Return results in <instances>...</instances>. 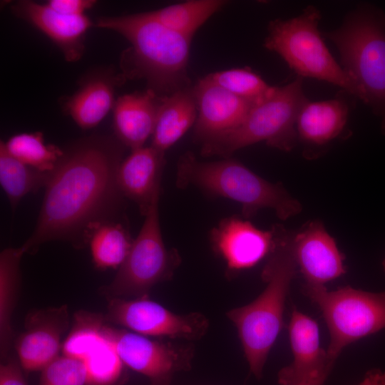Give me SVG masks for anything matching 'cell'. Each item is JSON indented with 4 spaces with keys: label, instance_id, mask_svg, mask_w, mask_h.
<instances>
[{
    "label": "cell",
    "instance_id": "obj_1",
    "mask_svg": "<svg viewBox=\"0 0 385 385\" xmlns=\"http://www.w3.org/2000/svg\"><path fill=\"white\" fill-rule=\"evenodd\" d=\"M125 148L115 135H92L64 151L45 187L35 230L21 246L24 253L51 240L83 247L98 225L115 219L124 197L117 172Z\"/></svg>",
    "mask_w": 385,
    "mask_h": 385
},
{
    "label": "cell",
    "instance_id": "obj_2",
    "mask_svg": "<svg viewBox=\"0 0 385 385\" xmlns=\"http://www.w3.org/2000/svg\"><path fill=\"white\" fill-rule=\"evenodd\" d=\"M94 25L120 34L130 43L120 58L126 79H143L148 88L162 97L191 86V38L166 28L146 12L101 17Z\"/></svg>",
    "mask_w": 385,
    "mask_h": 385
},
{
    "label": "cell",
    "instance_id": "obj_3",
    "mask_svg": "<svg viewBox=\"0 0 385 385\" xmlns=\"http://www.w3.org/2000/svg\"><path fill=\"white\" fill-rule=\"evenodd\" d=\"M273 246L262 272L267 285L250 304L231 309L227 317L237 329L251 372L257 379L283 325L285 299L297 265L293 252L294 232L274 225Z\"/></svg>",
    "mask_w": 385,
    "mask_h": 385
},
{
    "label": "cell",
    "instance_id": "obj_4",
    "mask_svg": "<svg viewBox=\"0 0 385 385\" xmlns=\"http://www.w3.org/2000/svg\"><path fill=\"white\" fill-rule=\"evenodd\" d=\"M325 36L337 46L342 68L358 86L361 101L379 118L385 135V13L374 4H360Z\"/></svg>",
    "mask_w": 385,
    "mask_h": 385
},
{
    "label": "cell",
    "instance_id": "obj_5",
    "mask_svg": "<svg viewBox=\"0 0 385 385\" xmlns=\"http://www.w3.org/2000/svg\"><path fill=\"white\" fill-rule=\"evenodd\" d=\"M179 188L196 186L210 194L240 203L243 216L250 218L259 210L270 208L281 220L299 214L301 203L279 184L260 177L240 162L227 158L213 162L198 160L191 152L182 155L177 167Z\"/></svg>",
    "mask_w": 385,
    "mask_h": 385
},
{
    "label": "cell",
    "instance_id": "obj_6",
    "mask_svg": "<svg viewBox=\"0 0 385 385\" xmlns=\"http://www.w3.org/2000/svg\"><path fill=\"white\" fill-rule=\"evenodd\" d=\"M298 76L254 103L242 122L235 129L202 143L201 154L228 158L235 151L265 141L270 147L290 151L298 138L296 123L308 101Z\"/></svg>",
    "mask_w": 385,
    "mask_h": 385
},
{
    "label": "cell",
    "instance_id": "obj_7",
    "mask_svg": "<svg viewBox=\"0 0 385 385\" xmlns=\"http://www.w3.org/2000/svg\"><path fill=\"white\" fill-rule=\"evenodd\" d=\"M319 10L308 6L299 16L275 19L268 25L264 46L278 53L298 76L324 81L361 100L354 81L327 47L318 29Z\"/></svg>",
    "mask_w": 385,
    "mask_h": 385
},
{
    "label": "cell",
    "instance_id": "obj_8",
    "mask_svg": "<svg viewBox=\"0 0 385 385\" xmlns=\"http://www.w3.org/2000/svg\"><path fill=\"white\" fill-rule=\"evenodd\" d=\"M303 292L321 310L329 329L327 358L335 362L349 344L385 329V291L371 292L350 286L329 291L305 284Z\"/></svg>",
    "mask_w": 385,
    "mask_h": 385
},
{
    "label": "cell",
    "instance_id": "obj_9",
    "mask_svg": "<svg viewBox=\"0 0 385 385\" xmlns=\"http://www.w3.org/2000/svg\"><path fill=\"white\" fill-rule=\"evenodd\" d=\"M160 190L155 195L143 226L112 282L102 287L108 299L147 297L158 283L172 278L180 257L164 244L159 221Z\"/></svg>",
    "mask_w": 385,
    "mask_h": 385
},
{
    "label": "cell",
    "instance_id": "obj_10",
    "mask_svg": "<svg viewBox=\"0 0 385 385\" xmlns=\"http://www.w3.org/2000/svg\"><path fill=\"white\" fill-rule=\"evenodd\" d=\"M101 331L125 366L148 377L151 384L170 385L175 373L191 368L194 349L190 344L150 339L111 327L106 319Z\"/></svg>",
    "mask_w": 385,
    "mask_h": 385
},
{
    "label": "cell",
    "instance_id": "obj_11",
    "mask_svg": "<svg viewBox=\"0 0 385 385\" xmlns=\"http://www.w3.org/2000/svg\"><path fill=\"white\" fill-rule=\"evenodd\" d=\"M104 318L109 324L120 325L145 337L188 341L202 338L209 327L207 319L201 313L178 314L147 297L110 299Z\"/></svg>",
    "mask_w": 385,
    "mask_h": 385
},
{
    "label": "cell",
    "instance_id": "obj_12",
    "mask_svg": "<svg viewBox=\"0 0 385 385\" xmlns=\"http://www.w3.org/2000/svg\"><path fill=\"white\" fill-rule=\"evenodd\" d=\"M70 318L66 304L36 309L25 319L24 331L16 341L21 368L26 371L42 370L59 356L61 337Z\"/></svg>",
    "mask_w": 385,
    "mask_h": 385
},
{
    "label": "cell",
    "instance_id": "obj_13",
    "mask_svg": "<svg viewBox=\"0 0 385 385\" xmlns=\"http://www.w3.org/2000/svg\"><path fill=\"white\" fill-rule=\"evenodd\" d=\"M292 246L305 284L324 285L346 272L344 255L319 220L309 222L294 232Z\"/></svg>",
    "mask_w": 385,
    "mask_h": 385
},
{
    "label": "cell",
    "instance_id": "obj_14",
    "mask_svg": "<svg viewBox=\"0 0 385 385\" xmlns=\"http://www.w3.org/2000/svg\"><path fill=\"white\" fill-rule=\"evenodd\" d=\"M210 237L213 250L231 272L254 267L270 255L273 246L272 230H260L249 221L234 217L220 221Z\"/></svg>",
    "mask_w": 385,
    "mask_h": 385
},
{
    "label": "cell",
    "instance_id": "obj_15",
    "mask_svg": "<svg viewBox=\"0 0 385 385\" xmlns=\"http://www.w3.org/2000/svg\"><path fill=\"white\" fill-rule=\"evenodd\" d=\"M193 89L197 108L194 138L202 143L237 128L254 104L205 77Z\"/></svg>",
    "mask_w": 385,
    "mask_h": 385
},
{
    "label": "cell",
    "instance_id": "obj_16",
    "mask_svg": "<svg viewBox=\"0 0 385 385\" xmlns=\"http://www.w3.org/2000/svg\"><path fill=\"white\" fill-rule=\"evenodd\" d=\"M16 16L25 20L47 36L61 51L66 61L74 62L83 56L84 38L93 26L86 16H67L51 9L46 3L19 1L11 6Z\"/></svg>",
    "mask_w": 385,
    "mask_h": 385
},
{
    "label": "cell",
    "instance_id": "obj_17",
    "mask_svg": "<svg viewBox=\"0 0 385 385\" xmlns=\"http://www.w3.org/2000/svg\"><path fill=\"white\" fill-rule=\"evenodd\" d=\"M349 115V106L343 97L309 101L301 108L296 123L298 140L304 145L307 158L328 145L344 131Z\"/></svg>",
    "mask_w": 385,
    "mask_h": 385
},
{
    "label": "cell",
    "instance_id": "obj_18",
    "mask_svg": "<svg viewBox=\"0 0 385 385\" xmlns=\"http://www.w3.org/2000/svg\"><path fill=\"white\" fill-rule=\"evenodd\" d=\"M289 335L293 354L292 362L278 373L280 385H296L334 362L320 346L317 322L294 308L289 324Z\"/></svg>",
    "mask_w": 385,
    "mask_h": 385
},
{
    "label": "cell",
    "instance_id": "obj_19",
    "mask_svg": "<svg viewBox=\"0 0 385 385\" xmlns=\"http://www.w3.org/2000/svg\"><path fill=\"white\" fill-rule=\"evenodd\" d=\"M125 80L111 69L92 71L82 78L78 91L66 98L64 111L81 128H92L113 108L115 88Z\"/></svg>",
    "mask_w": 385,
    "mask_h": 385
},
{
    "label": "cell",
    "instance_id": "obj_20",
    "mask_svg": "<svg viewBox=\"0 0 385 385\" xmlns=\"http://www.w3.org/2000/svg\"><path fill=\"white\" fill-rule=\"evenodd\" d=\"M164 155L152 145L143 146L131 150L118 169L117 182L122 194L138 204L142 215H146L160 190Z\"/></svg>",
    "mask_w": 385,
    "mask_h": 385
},
{
    "label": "cell",
    "instance_id": "obj_21",
    "mask_svg": "<svg viewBox=\"0 0 385 385\" xmlns=\"http://www.w3.org/2000/svg\"><path fill=\"white\" fill-rule=\"evenodd\" d=\"M162 96L145 91L120 96L113 106L115 136L131 150L143 147L153 135Z\"/></svg>",
    "mask_w": 385,
    "mask_h": 385
},
{
    "label": "cell",
    "instance_id": "obj_22",
    "mask_svg": "<svg viewBox=\"0 0 385 385\" xmlns=\"http://www.w3.org/2000/svg\"><path fill=\"white\" fill-rule=\"evenodd\" d=\"M197 115L193 86L163 98L151 145L165 152L195 123Z\"/></svg>",
    "mask_w": 385,
    "mask_h": 385
},
{
    "label": "cell",
    "instance_id": "obj_23",
    "mask_svg": "<svg viewBox=\"0 0 385 385\" xmlns=\"http://www.w3.org/2000/svg\"><path fill=\"white\" fill-rule=\"evenodd\" d=\"M24 254L21 247L6 248L0 254V353L3 360L8 357L13 337L11 319L19 296Z\"/></svg>",
    "mask_w": 385,
    "mask_h": 385
},
{
    "label": "cell",
    "instance_id": "obj_24",
    "mask_svg": "<svg viewBox=\"0 0 385 385\" xmlns=\"http://www.w3.org/2000/svg\"><path fill=\"white\" fill-rule=\"evenodd\" d=\"M226 4L223 0H190L146 14L166 28L192 38L195 32Z\"/></svg>",
    "mask_w": 385,
    "mask_h": 385
},
{
    "label": "cell",
    "instance_id": "obj_25",
    "mask_svg": "<svg viewBox=\"0 0 385 385\" xmlns=\"http://www.w3.org/2000/svg\"><path fill=\"white\" fill-rule=\"evenodd\" d=\"M133 242L125 227L114 219L98 225L91 232L87 245L95 266L107 270L123 264Z\"/></svg>",
    "mask_w": 385,
    "mask_h": 385
},
{
    "label": "cell",
    "instance_id": "obj_26",
    "mask_svg": "<svg viewBox=\"0 0 385 385\" xmlns=\"http://www.w3.org/2000/svg\"><path fill=\"white\" fill-rule=\"evenodd\" d=\"M51 172H41L24 164L11 155L1 141L0 183L13 210L24 195L46 187Z\"/></svg>",
    "mask_w": 385,
    "mask_h": 385
},
{
    "label": "cell",
    "instance_id": "obj_27",
    "mask_svg": "<svg viewBox=\"0 0 385 385\" xmlns=\"http://www.w3.org/2000/svg\"><path fill=\"white\" fill-rule=\"evenodd\" d=\"M4 143L11 155L41 172L52 171L64 154L58 146L46 144L41 132L16 134Z\"/></svg>",
    "mask_w": 385,
    "mask_h": 385
},
{
    "label": "cell",
    "instance_id": "obj_28",
    "mask_svg": "<svg viewBox=\"0 0 385 385\" xmlns=\"http://www.w3.org/2000/svg\"><path fill=\"white\" fill-rule=\"evenodd\" d=\"M83 362L86 371L85 385H121L125 381V364L104 337Z\"/></svg>",
    "mask_w": 385,
    "mask_h": 385
},
{
    "label": "cell",
    "instance_id": "obj_29",
    "mask_svg": "<svg viewBox=\"0 0 385 385\" xmlns=\"http://www.w3.org/2000/svg\"><path fill=\"white\" fill-rule=\"evenodd\" d=\"M104 315L79 311L74 314L73 326L62 344L63 355L83 361L86 355L101 342V331Z\"/></svg>",
    "mask_w": 385,
    "mask_h": 385
},
{
    "label": "cell",
    "instance_id": "obj_30",
    "mask_svg": "<svg viewBox=\"0 0 385 385\" xmlns=\"http://www.w3.org/2000/svg\"><path fill=\"white\" fill-rule=\"evenodd\" d=\"M205 78L231 93L252 103L268 96L274 87L269 86L249 68L220 71L210 73Z\"/></svg>",
    "mask_w": 385,
    "mask_h": 385
},
{
    "label": "cell",
    "instance_id": "obj_31",
    "mask_svg": "<svg viewBox=\"0 0 385 385\" xmlns=\"http://www.w3.org/2000/svg\"><path fill=\"white\" fill-rule=\"evenodd\" d=\"M86 380L83 361L63 354L41 370L38 385H85Z\"/></svg>",
    "mask_w": 385,
    "mask_h": 385
},
{
    "label": "cell",
    "instance_id": "obj_32",
    "mask_svg": "<svg viewBox=\"0 0 385 385\" xmlns=\"http://www.w3.org/2000/svg\"><path fill=\"white\" fill-rule=\"evenodd\" d=\"M96 1L93 0H49L46 4L54 11L67 16H83Z\"/></svg>",
    "mask_w": 385,
    "mask_h": 385
},
{
    "label": "cell",
    "instance_id": "obj_33",
    "mask_svg": "<svg viewBox=\"0 0 385 385\" xmlns=\"http://www.w3.org/2000/svg\"><path fill=\"white\" fill-rule=\"evenodd\" d=\"M21 367L15 359H4L0 366V385H27Z\"/></svg>",
    "mask_w": 385,
    "mask_h": 385
},
{
    "label": "cell",
    "instance_id": "obj_34",
    "mask_svg": "<svg viewBox=\"0 0 385 385\" xmlns=\"http://www.w3.org/2000/svg\"><path fill=\"white\" fill-rule=\"evenodd\" d=\"M358 385H385V371L380 369L368 371Z\"/></svg>",
    "mask_w": 385,
    "mask_h": 385
},
{
    "label": "cell",
    "instance_id": "obj_35",
    "mask_svg": "<svg viewBox=\"0 0 385 385\" xmlns=\"http://www.w3.org/2000/svg\"><path fill=\"white\" fill-rule=\"evenodd\" d=\"M333 366H327L296 385H324Z\"/></svg>",
    "mask_w": 385,
    "mask_h": 385
},
{
    "label": "cell",
    "instance_id": "obj_36",
    "mask_svg": "<svg viewBox=\"0 0 385 385\" xmlns=\"http://www.w3.org/2000/svg\"><path fill=\"white\" fill-rule=\"evenodd\" d=\"M382 265H383L384 270L385 272V259L384 260Z\"/></svg>",
    "mask_w": 385,
    "mask_h": 385
},
{
    "label": "cell",
    "instance_id": "obj_37",
    "mask_svg": "<svg viewBox=\"0 0 385 385\" xmlns=\"http://www.w3.org/2000/svg\"><path fill=\"white\" fill-rule=\"evenodd\" d=\"M150 385H158V384H151V383H150Z\"/></svg>",
    "mask_w": 385,
    "mask_h": 385
}]
</instances>
